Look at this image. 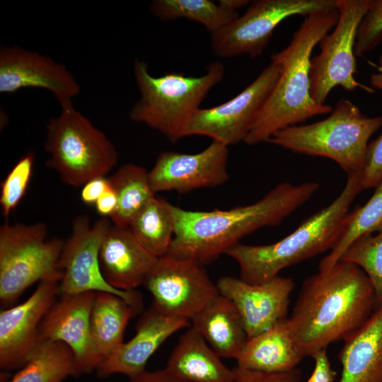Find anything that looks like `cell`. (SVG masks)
Masks as SVG:
<instances>
[{"instance_id": "6da1fadb", "label": "cell", "mask_w": 382, "mask_h": 382, "mask_svg": "<svg viewBox=\"0 0 382 382\" xmlns=\"http://www.w3.org/2000/svg\"><path fill=\"white\" fill-rule=\"evenodd\" d=\"M377 308L374 288L357 265L340 260L304 281L287 321L303 357L345 341Z\"/></svg>"}, {"instance_id": "e0dca14e", "label": "cell", "mask_w": 382, "mask_h": 382, "mask_svg": "<svg viewBox=\"0 0 382 382\" xmlns=\"http://www.w3.org/2000/svg\"><path fill=\"white\" fill-rule=\"evenodd\" d=\"M27 88L50 91L60 105L72 102L80 86L67 68L52 58L20 46L0 48V93Z\"/></svg>"}, {"instance_id": "d6a6232c", "label": "cell", "mask_w": 382, "mask_h": 382, "mask_svg": "<svg viewBox=\"0 0 382 382\" xmlns=\"http://www.w3.org/2000/svg\"><path fill=\"white\" fill-rule=\"evenodd\" d=\"M382 40V0H372L357 29L354 54L361 57L374 50Z\"/></svg>"}, {"instance_id": "484cf974", "label": "cell", "mask_w": 382, "mask_h": 382, "mask_svg": "<svg viewBox=\"0 0 382 382\" xmlns=\"http://www.w3.org/2000/svg\"><path fill=\"white\" fill-rule=\"evenodd\" d=\"M108 179L117 197V209L110 219L113 224L128 226L134 217L155 197L149 172L141 166L127 163Z\"/></svg>"}, {"instance_id": "ac0fdd59", "label": "cell", "mask_w": 382, "mask_h": 382, "mask_svg": "<svg viewBox=\"0 0 382 382\" xmlns=\"http://www.w3.org/2000/svg\"><path fill=\"white\" fill-rule=\"evenodd\" d=\"M216 286L238 310L250 338L287 318L295 284L291 278L280 276L260 284L226 276L218 280Z\"/></svg>"}, {"instance_id": "44dd1931", "label": "cell", "mask_w": 382, "mask_h": 382, "mask_svg": "<svg viewBox=\"0 0 382 382\" xmlns=\"http://www.w3.org/2000/svg\"><path fill=\"white\" fill-rule=\"evenodd\" d=\"M338 358L342 365L339 382H382V305L344 341Z\"/></svg>"}, {"instance_id": "4dcf8cb0", "label": "cell", "mask_w": 382, "mask_h": 382, "mask_svg": "<svg viewBox=\"0 0 382 382\" xmlns=\"http://www.w3.org/2000/svg\"><path fill=\"white\" fill-rule=\"evenodd\" d=\"M340 260L353 263L364 271L374 288L377 306L382 305V231L357 240Z\"/></svg>"}, {"instance_id": "60d3db41", "label": "cell", "mask_w": 382, "mask_h": 382, "mask_svg": "<svg viewBox=\"0 0 382 382\" xmlns=\"http://www.w3.org/2000/svg\"><path fill=\"white\" fill-rule=\"evenodd\" d=\"M377 71L370 76V84L372 88L382 91V53L376 65Z\"/></svg>"}, {"instance_id": "30bf717a", "label": "cell", "mask_w": 382, "mask_h": 382, "mask_svg": "<svg viewBox=\"0 0 382 382\" xmlns=\"http://www.w3.org/2000/svg\"><path fill=\"white\" fill-rule=\"evenodd\" d=\"M337 0H257L241 16L211 34L214 54L228 58L262 54L277 26L287 18L336 8Z\"/></svg>"}, {"instance_id": "603a6c76", "label": "cell", "mask_w": 382, "mask_h": 382, "mask_svg": "<svg viewBox=\"0 0 382 382\" xmlns=\"http://www.w3.org/2000/svg\"><path fill=\"white\" fill-rule=\"evenodd\" d=\"M190 321V327L220 357L236 359L248 339L238 310L231 300L220 294Z\"/></svg>"}, {"instance_id": "4fadbf2b", "label": "cell", "mask_w": 382, "mask_h": 382, "mask_svg": "<svg viewBox=\"0 0 382 382\" xmlns=\"http://www.w3.org/2000/svg\"><path fill=\"white\" fill-rule=\"evenodd\" d=\"M280 74L279 64L270 63L236 96L209 108H199L185 135L211 137L226 146L244 141Z\"/></svg>"}, {"instance_id": "e575fe53", "label": "cell", "mask_w": 382, "mask_h": 382, "mask_svg": "<svg viewBox=\"0 0 382 382\" xmlns=\"http://www.w3.org/2000/svg\"><path fill=\"white\" fill-rule=\"evenodd\" d=\"M234 382H300L301 371L295 369L290 371L267 373L245 369L236 366Z\"/></svg>"}, {"instance_id": "83f0119b", "label": "cell", "mask_w": 382, "mask_h": 382, "mask_svg": "<svg viewBox=\"0 0 382 382\" xmlns=\"http://www.w3.org/2000/svg\"><path fill=\"white\" fill-rule=\"evenodd\" d=\"M382 231V180L370 199L349 212L341 233L329 253L320 262V271L328 270L338 262L347 249L359 238Z\"/></svg>"}, {"instance_id": "74e56055", "label": "cell", "mask_w": 382, "mask_h": 382, "mask_svg": "<svg viewBox=\"0 0 382 382\" xmlns=\"http://www.w3.org/2000/svg\"><path fill=\"white\" fill-rule=\"evenodd\" d=\"M117 207V197L112 185L105 190L95 204L96 209L102 217L111 218Z\"/></svg>"}, {"instance_id": "f546056e", "label": "cell", "mask_w": 382, "mask_h": 382, "mask_svg": "<svg viewBox=\"0 0 382 382\" xmlns=\"http://www.w3.org/2000/svg\"><path fill=\"white\" fill-rule=\"evenodd\" d=\"M149 9L162 21L186 18L204 25L211 34L217 32L239 16L210 0H154Z\"/></svg>"}, {"instance_id": "52a82bcc", "label": "cell", "mask_w": 382, "mask_h": 382, "mask_svg": "<svg viewBox=\"0 0 382 382\" xmlns=\"http://www.w3.org/2000/svg\"><path fill=\"white\" fill-rule=\"evenodd\" d=\"M58 116L46 126L44 142L48 168L75 187L105 177L117 165V151L106 135L76 110L72 102L61 105Z\"/></svg>"}, {"instance_id": "d4e9b609", "label": "cell", "mask_w": 382, "mask_h": 382, "mask_svg": "<svg viewBox=\"0 0 382 382\" xmlns=\"http://www.w3.org/2000/svg\"><path fill=\"white\" fill-rule=\"evenodd\" d=\"M139 308V306L117 295L96 292L91 311V327L100 363L124 343L126 326Z\"/></svg>"}, {"instance_id": "cb8c5ba5", "label": "cell", "mask_w": 382, "mask_h": 382, "mask_svg": "<svg viewBox=\"0 0 382 382\" xmlns=\"http://www.w3.org/2000/svg\"><path fill=\"white\" fill-rule=\"evenodd\" d=\"M204 338L190 327L180 337L165 370L186 382H234L235 373Z\"/></svg>"}, {"instance_id": "f35d334b", "label": "cell", "mask_w": 382, "mask_h": 382, "mask_svg": "<svg viewBox=\"0 0 382 382\" xmlns=\"http://www.w3.org/2000/svg\"><path fill=\"white\" fill-rule=\"evenodd\" d=\"M131 382H186L178 378H176L165 369L156 371H144L141 374L131 378Z\"/></svg>"}, {"instance_id": "8d00e7d4", "label": "cell", "mask_w": 382, "mask_h": 382, "mask_svg": "<svg viewBox=\"0 0 382 382\" xmlns=\"http://www.w3.org/2000/svg\"><path fill=\"white\" fill-rule=\"evenodd\" d=\"M110 187L108 178H96L86 183L81 191V201L88 205H95L97 200Z\"/></svg>"}, {"instance_id": "9a60e30c", "label": "cell", "mask_w": 382, "mask_h": 382, "mask_svg": "<svg viewBox=\"0 0 382 382\" xmlns=\"http://www.w3.org/2000/svg\"><path fill=\"white\" fill-rule=\"evenodd\" d=\"M59 282H40L24 302L0 313V367L22 368L42 341L39 328L59 294Z\"/></svg>"}, {"instance_id": "ffe728a7", "label": "cell", "mask_w": 382, "mask_h": 382, "mask_svg": "<svg viewBox=\"0 0 382 382\" xmlns=\"http://www.w3.org/2000/svg\"><path fill=\"white\" fill-rule=\"evenodd\" d=\"M127 226L112 224L99 253L102 274L112 287L134 291L144 282L157 260Z\"/></svg>"}, {"instance_id": "f1b7e54d", "label": "cell", "mask_w": 382, "mask_h": 382, "mask_svg": "<svg viewBox=\"0 0 382 382\" xmlns=\"http://www.w3.org/2000/svg\"><path fill=\"white\" fill-rule=\"evenodd\" d=\"M76 376L71 349L61 342L45 341L8 382H62Z\"/></svg>"}, {"instance_id": "5bb4252c", "label": "cell", "mask_w": 382, "mask_h": 382, "mask_svg": "<svg viewBox=\"0 0 382 382\" xmlns=\"http://www.w3.org/2000/svg\"><path fill=\"white\" fill-rule=\"evenodd\" d=\"M228 146L212 142L197 154L163 151L149 172L154 192L175 191L186 193L194 190L214 187L229 178Z\"/></svg>"}, {"instance_id": "3957f363", "label": "cell", "mask_w": 382, "mask_h": 382, "mask_svg": "<svg viewBox=\"0 0 382 382\" xmlns=\"http://www.w3.org/2000/svg\"><path fill=\"white\" fill-rule=\"evenodd\" d=\"M338 16L337 8L308 15L289 45L271 55V61L280 67V74L244 141L246 144L267 141L279 130L331 112L330 105L318 104L312 98L310 68L314 47L334 28Z\"/></svg>"}, {"instance_id": "8fae6325", "label": "cell", "mask_w": 382, "mask_h": 382, "mask_svg": "<svg viewBox=\"0 0 382 382\" xmlns=\"http://www.w3.org/2000/svg\"><path fill=\"white\" fill-rule=\"evenodd\" d=\"M111 224L102 217L93 224L86 215H80L72 223L71 233L64 241L59 267L62 272L59 294L68 296L84 292H108L141 306V299L134 291H122L105 279L100 266L99 253Z\"/></svg>"}, {"instance_id": "4316f807", "label": "cell", "mask_w": 382, "mask_h": 382, "mask_svg": "<svg viewBox=\"0 0 382 382\" xmlns=\"http://www.w3.org/2000/svg\"><path fill=\"white\" fill-rule=\"evenodd\" d=\"M171 204L156 196L128 226L138 241L156 257L167 254L175 234Z\"/></svg>"}, {"instance_id": "d6986e66", "label": "cell", "mask_w": 382, "mask_h": 382, "mask_svg": "<svg viewBox=\"0 0 382 382\" xmlns=\"http://www.w3.org/2000/svg\"><path fill=\"white\" fill-rule=\"evenodd\" d=\"M191 325L190 320L165 315L153 306L139 320L134 336L96 369L101 377L115 374L131 378L143 373L149 359L170 335Z\"/></svg>"}, {"instance_id": "7a4b0ae2", "label": "cell", "mask_w": 382, "mask_h": 382, "mask_svg": "<svg viewBox=\"0 0 382 382\" xmlns=\"http://www.w3.org/2000/svg\"><path fill=\"white\" fill-rule=\"evenodd\" d=\"M313 181L282 183L258 201L226 210L190 211L171 204L175 234L168 255L208 264L255 231L281 224L318 191Z\"/></svg>"}, {"instance_id": "ba28073f", "label": "cell", "mask_w": 382, "mask_h": 382, "mask_svg": "<svg viewBox=\"0 0 382 382\" xmlns=\"http://www.w3.org/2000/svg\"><path fill=\"white\" fill-rule=\"evenodd\" d=\"M60 238H47L42 222L5 223L0 227V301L13 303L30 286L44 281L60 282Z\"/></svg>"}, {"instance_id": "277c9868", "label": "cell", "mask_w": 382, "mask_h": 382, "mask_svg": "<svg viewBox=\"0 0 382 382\" xmlns=\"http://www.w3.org/2000/svg\"><path fill=\"white\" fill-rule=\"evenodd\" d=\"M360 172L347 175L340 194L284 238L263 245L237 243L226 255L237 262L240 279L260 284L284 269L330 250L337 241L350 206L361 191Z\"/></svg>"}, {"instance_id": "ab89813d", "label": "cell", "mask_w": 382, "mask_h": 382, "mask_svg": "<svg viewBox=\"0 0 382 382\" xmlns=\"http://www.w3.org/2000/svg\"><path fill=\"white\" fill-rule=\"evenodd\" d=\"M248 0H219L218 4L224 9L230 12H237V10L248 5Z\"/></svg>"}, {"instance_id": "5b68a950", "label": "cell", "mask_w": 382, "mask_h": 382, "mask_svg": "<svg viewBox=\"0 0 382 382\" xmlns=\"http://www.w3.org/2000/svg\"><path fill=\"white\" fill-rule=\"evenodd\" d=\"M133 71L140 98L130 110L131 120L159 132L173 143L186 137L200 103L224 75L219 62L209 64L199 76L174 71L154 76L147 64L139 59L134 60Z\"/></svg>"}, {"instance_id": "2e32d148", "label": "cell", "mask_w": 382, "mask_h": 382, "mask_svg": "<svg viewBox=\"0 0 382 382\" xmlns=\"http://www.w3.org/2000/svg\"><path fill=\"white\" fill-rule=\"evenodd\" d=\"M96 292L60 296L44 316L39 328L42 342H61L72 351L76 376L98 368L100 359L91 334V316Z\"/></svg>"}, {"instance_id": "9c48e42d", "label": "cell", "mask_w": 382, "mask_h": 382, "mask_svg": "<svg viewBox=\"0 0 382 382\" xmlns=\"http://www.w3.org/2000/svg\"><path fill=\"white\" fill-rule=\"evenodd\" d=\"M371 1L337 0V22L319 42L320 52L311 59V94L318 104H325L330 93L337 86L347 91L361 88L369 93L374 92V88L354 78L357 73L354 54L357 32Z\"/></svg>"}, {"instance_id": "7402d4cb", "label": "cell", "mask_w": 382, "mask_h": 382, "mask_svg": "<svg viewBox=\"0 0 382 382\" xmlns=\"http://www.w3.org/2000/svg\"><path fill=\"white\" fill-rule=\"evenodd\" d=\"M303 358L286 318L268 330L248 338L236 359L239 368L278 373L296 369Z\"/></svg>"}, {"instance_id": "d590c367", "label": "cell", "mask_w": 382, "mask_h": 382, "mask_svg": "<svg viewBox=\"0 0 382 382\" xmlns=\"http://www.w3.org/2000/svg\"><path fill=\"white\" fill-rule=\"evenodd\" d=\"M312 358L314 360V368L306 382H333L336 372L332 368L327 349L317 352Z\"/></svg>"}, {"instance_id": "8992f818", "label": "cell", "mask_w": 382, "mask_h": 382, "mask_svg": "<svg viewBox=\"0 0 382 382\" xmlns=\"http://www.w3.org/2000/svg\"><path fill=\"white\" fill-rule=\"evenodd\" d=\"M382 127V115L369 117L347 98L316 122L275 132L267 142L295 153L329 158L347 175L364 166L369 140Z\"/></svg>"}, {"instance_id": "836d02e7", "label": "cell", "mask_w": 382, "mask_h": 382, "mask_svg": "<svg viewBox=\"0 0 382 382\" xmlns=\"http://www.w3.org/2000/svg\"><path fill=\"white\" fill-rule=\"evenodd\" d=\"M360 175L362 190L376 187L382 180V134L369 144Z\"/></svg>"}, {"instance_id": "1f68e13d", "label": "cell", "mask_w": 382, "mask_h": 382, "mask_svg": "<svg viewBox=\"0 0 382 382\" xmlns=\"http://www.w3.org/2000/svg\"><path fill=\"white\" fill-rule=\"evenodd\" d=\"M34 166V155L29 153L14 165L1 183V212L8 217L23 198L30 181Z\"/></svg>"}, {"instance_id": "7c38bea8", "label": "cell", "mask_w": 382, "mask_h": 382, "mask_svg": "<svg viewBox=\"0 0 382 382\" xmlns=\"http://www.w3.org/2000/svg\"><path fill=\"white\" fill-rule=\"evenodd\" d=\"M143 285L154 308L189 320L219 294L204 265L168 254L157 258Z\"/></svg>"}]
</instances>
